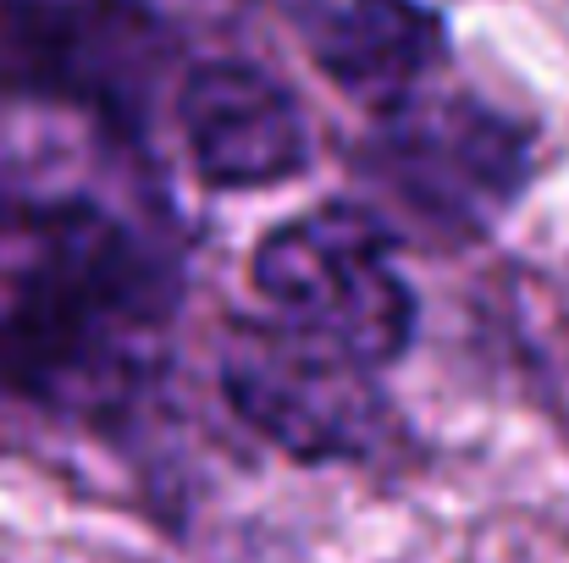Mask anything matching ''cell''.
<instances>
[{
  "label": "cell",
  "instance_id": "obj_1",
  "mask_svg": "<svg viewBox=\"0 0 569 563\" xmlns=\"http://www.w3.org/2000/svg\"><path fill=\"white\" fill-rule=\"evenodd\" d=\"M183 293L167 210L0 178V409L122 425L172 365Z\"/></svg>",
  "mask_w": 569,
  "mask_h": 563
},
{
  "label": "cell",
  "instance_id": "obj_4",
  "mask_svg": "<svg viewBox=\"0 0 569 563\" xmlns=\"http://www.w3.org/2000/svg\"><path fill=\"white\" fill-rule=\"evenodd\" d=\"M249 282L277 326L366 371L381 375L415 349L420 299L398 265L392 221L371 204L327 199L277 221L249 254Z\"/></svg>",
  "mask_w": 569,
  "mask_h": 563
},
{
  "label": "cell",
  "instance_id": "obj_2",
  "mask_svg": "<svg viewBox=\"0 0 569 563\" xmlns=\"http://www.w3.org/2000/svg\"><path fill=\"white\" fill-rule=\"evenodd\" d=\"M183 78V33L161 0H0V100L94 122L144 144L167 83Z\"/></svg>",
  "mask_w": 569,
  "mask_h": 563
},
{
  "label": "cell",
  "instance_id": "obj_6",
  "mask_svg": "<svg viewBox=\"0 0 569 563\" xmlns=\"http://www.w3.org/2000/svg\"><path fill=\"white\" fill-rule=\"evenodd\" d=\"M172 122L193 178L210 193H260L310 172V122L299 94L243 56H210L183 67L172 89Z\"/></svg>",
  "mask_w": 569,
  "mask_h": 563
},
{
  "label": "cell",
  "instance_id": "obj_7",
  "mask_svg": "<svg viewBox=\"0 0 569 563\" xmlns=\"http://www.w3.org/2000/svg\"><path fill=\"white\" fill-rule=\"evenodd\" d=\"M310 67L366 111L431 89L453 56V28L431 0H288Z\"/></svg>",
  "mask_w": 569,
  "mask_h": 563
},
{
  "label": "cell",
  "instance_id": "obj_5",
  "mask_svg": "<svg viewBox=\"0 0 569 563\" xmlns=\"http://www.w3.org/2000/svg\"><path fill=\"white\" fill-rule=\"evenodd\" d=\"M216 375L227 409L293 464H387L403 442V420L377 371L277 321H238Z\"/></svg>",
  "mask_w": 569,
  "mask_h": 563
},
{
  "label": "cell",
  "instance_id": "obj_3",
  "mask_svg": "<svg viewBox=\"0 0 569 563\" xmlns=\"http://www.w3.org/2000/svg\"><path fill=\"white\" fill-rule=\"evenodd\" d=\"M355 172L415 232L459 249L487 238L526 199L537 178V133L481 94L431 83L371 111V128L355 144Z\"/></svg>",
  "mask_w": 569,
  "mask_h": 563
}]
</instances>
